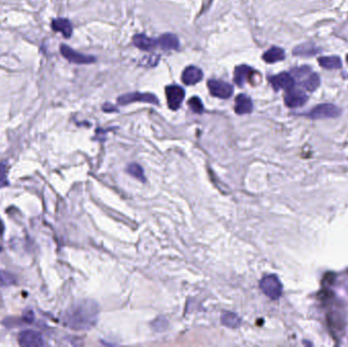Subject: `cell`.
Listing matches in <instances>:
<instances>
[{
  "instance_id": "cell-1",
  "label": "cell",
  "mask_w": 348,
  "mask_h": 347,
  "mask_svg": "<svg viewBox=\"0 0 348 347\" xmlns=\"http://www.w3.org/2000/svg\"><path fill=\"white\" fill-rule=\"evenodd\" d=\"M99 305L96 301L87 299L74 304L64 315L65 324L75 330H89L98 320Z\"/></svg>"
},
{
  "instance_id": "cell-2",
  "label": "cell",
  "mask_w": 348,
  "mask_h": 347,
  "mask_svg": "<svg viewBox=\"0 0 348 347\" xmlns=\"http://www.w3.org/2000/svg\"><path fill=\"white\" fill-rule=\"evenodd\" d=\"M260 288L271 299H278L282 295V284L276 275H267L260 281Z\"/></svg>"
},
{
  "instance_id": "cell-3",
  "label": "cell",
  "mask_w": 348,
  "mask_h": 347,
  "mask_svg": "<svg viewBox=\"0 0 348 347\" xmlns=\"http://www.w3.org/2000/svg\"><path fill=\"white\" fill-rule=\"evenodd\" d=\"M340 114H341V110L336 105L320 104L304 115L313 119H323V118H335L338 117Z\"/></svg>"
},
{
  "instance_id": "cell-4",
  "label": "cell",
  "mask_w": 348,
  "mask_h": 347,
  "mask_svg": "<svg viewBox=\"0 0 348 347\" xmlns=\"http://www.w3.org/2000/svg\"><path fill=\"white\" fill-rule=\"evenodd\" d=\"M117 102L121 105L130 104L133 102H144V103H151V104H159V100L157 97L153 94L149 93H130L120 96L117 99Z\"/></svg>"
},
{
  "instance_id": "cell-5",
  "label": "cell",
  "mask_w": 348,
  "mask_h": 347,
  "mask_svg": "<svg viewBox=\"0 0 348 347\" xmlns=\"http://www.w3.org/2000/svg\"><path fill=\"white\" fill-rule=\"evenodd\" d=\"M208 88L214 97H217V98L220 99H228L233 93V87L230 84L219 80H209Z\"/></svg>"
},
{
  "instance_id": "cell-6",
  "label": "cell",
  "mask_w": 348,
  "mask_h": 347,
  "mask_svg": "<svg viewBox=\"0 0 348 347\" xmlns=\"http://www.w3.org/2000/svg\"><path fill=\"white\" fill-rule=\"evenodd\" d=\"M165 93L169 108L172 110H177L185 99V90L177 85H171L166 87Z\"/></svg>"
},
{
  "instance_id": "cell-7",
  "label": "cell",
  "mask_w": 348,
  "mask_h": 347,
  "mask_svg": "<svg viewBox=\"0 0 348 347\" xmlns=\"http://www.w3.org/2000/svg\"><path fill=\"white\" fill-rule=\"evenodd\" d=\"M308 96L303 91L292 88L288 91H286L285 97H284V102L286 106L290 108H297L308 102Z\"/></svg>"
},
{
  "instance_id": "cell-8",
  "label": "cell",
  "mask_w": 348,
  "mask_h": 347,
  "mask_svg": "<svg viewBox=\"0 0 348 347\" xmlns=\"http://www.w3.org/2000/svg\"><path fill=\"white\" fill-rule=\"evenodd\" d=\"M269 80L271 82V86L275 91H279V90L288 91L295 87V80L294 77L289 75L288 73H281L277 76L271 77Z\"/></svg>"
},
{
  "instance_id": "cell-9",
  "label": "cell",
  "mask_w": 348,
  "mask_h": 347,
  "mask_svg": "<svg viewBox=\"0 0 348 347\" xmlns=\"http://www.w3.org/2000/svg\"><path fill=\"white\" fill-rule=\"evenodd\" d=\"M60 52L64 58H66L68 61H71L73 63L89 64V63H92L95 61V57L88 56V55H83L81 53H79L66 45H61Z\"/></svg>"
},
{
  "instance_id": "cell-10",
  "label": "cell",
  "mask_w": 348,
  "mask_h": 347,
  "mask_svg": "<svg viewBox=\"0 0 348 347\" xmlns=\"http://www.w3.org/2000/svg\"><path fill=\"white\" fill-rule=\"evenodd\" d=\"M19 342L25 347H39L44 345V340L40 333L33 330L23 331L19 336Z\"/></svg>"
},
{
  "instance_id": "cell-11",
  "label": "cell",
  "mask_w": 348,
  "mask_h": 347,
  "mask_svg": "<svg viewBox=\"0 0 348 347\" xmlns=\"http://www.w3.org/2000/svg\"><path fill=\"white\" fill-rule=\"evenodd\" d=\"M253 108H254L253 101L250 100L248 96L244 94H241L236 97L235 107H234L236 114L243 115V114L250 113L253 111Z\"/></svg>"
},
{
  "instance_id": "cell-12",
  "label": "cell",
  "mask_w": 348,
  "mask_h": 347,
  "mask_svg": "<svg viewBox=\"0 0 348 347\" xmlns=\"http://www.w3.org/2000/svg\"><path fill=\"white\" fill-rule=\"evenodd\" d=\"M182 79L186 85H194L202 80L203 72L196 66H188L185 69Z\"/></svg>"
},
{
  "instance_id": "cell-13",
  "label": "cell",
  "mask_w": 348,
  "mask_h": 347,
  "mask_svg": "<svg viewBox=\"0 0 348 347\" xmlns=\"http://www.w3.org/2000/svg\"><path fill=\"white\" fill-rule=\"evenodd\" d=\"M134 45L141 50L150 51L157 45V40H153L144 34L135 35L133 39Z\"/></svg>"
},
{
  "instance_id": "cell-14",
  "label": "cell",
  "mask_w": 348,
  "mask_h": 347,
  "mask_svg": "<svg viewBox=\"0 0 348 347\" xmlns=\"http://www.w3.org/2000/svg\"><path fill=\"white\" fill-rule=\"evenodd\" d=\"M157 45L163 50H175L179 47V41L175 35L164 34L157 40Z\"/></svg>"
},
{
  "instance_id": "cell-15",
  "label": "cell",
  "mask_w": 348,
  "mask_h": 347,
  "mask_svg": "<svg viewBox=\"0 0 348 347\" xmlns=\"http://www.w3.org/2000/svg\"><path fill=\"white\" fill-rule=\"evenodd\" d=\"M320 52H321V49L318 48L315 44L310 42L300 44L294 49V55H296V56H302V57L314 56V55Z\"/></svg>"
},
{
  "instance_id": "cell-16",
  "label": "cell",
  "mask_w": 348,
  "mask_h": 347,
  "mask_svg": "<svg viewBox=\"0 0 348 347\" xmlns=\"http://www.w3.org/2000/svg\"><path fill=\"white\" fill-rule=\"evenodd\" d=\"M52 29L56 32H60L63 37L69 38L73 34V26L68 20L57 19L52 22Z\"/></svg>"
},
{
  "instance_id": "cell-17",
  "label": "cell",
  "mask_w": 348,
  "mask_h": 347,
  "mask_svg": "<svg viewBox=\"0 0 348 347\" xmlns=\"http://www.w3.org/2000/svg\"><path fill=\"white\" fill-rule=\"evenodd\" d=\"M285 58V52L282 48L271 47L268 51L263 54V59L268 63H274L281 61Z\"/></svg>"
},
{
  "instance_id": "cell-18",
  "label": "cell",
  "mask_w": 348,
  "mask_h": 347,
  "mask_svg": "<svg viewBox=\"0 0 348 347\" xmlns=\"http://www.w3.org/2000/svg\"><path fill=\"white\" fill-rule=\"evenodd\" d=\"M253 69L247 65H241L235 68L234 72V81L239 86H243L244 82L252 76Z\"/></svg>"
},
{
  "instance_id": "cell-19",
  "label": "cell",
  "mask_w": 348,
  "mask_h": 347,
  "mask_svg": "<svg viewBox=\"0 0 348 347\" xmlns=\"http://www.w3.org/2000/svg\"><path fill=\"white\" fill-rule=\"evenodd\" d=\"M320 82H321V79H320L319 75L315 74V73H312L309 77H307L304 80H302L301 82H299V85L305 91L314 92L320 87Z\"/></svg>"
},
{
  "instance_id": "cell-20",
  "label": "cell",
  "mask_w": 348,
  "mask_h": 347,
  "mask_svg": "<svg viewBox=\"0 0 348 347\" xmlns=\"http://www.w3.org/2000/svg\"><path fill=\"white\" fill-rule=\"evenodd\" d=\"M221 322L224 326L231 328V329H236L241 326V318L231 312H224L221 316Z\"/></svg>"
},
{
  "instance_id": "cell-21",
  "label": "cell",
  "mask_w": 348,
  "mask_h": 347,
  "mask_svg": "<svg viewBox=\"0 0 348 347\" xmlns=\"http://www.w3.org/2000/svg\"><path fill=\"white\" fill-rule=\"evenodd\" d=\"M319 64L326 69H339L342 67V61L338 56H325L318 59Z\"/></svg>"
},
{
  "instance_id": "cell-22",
  "label": "cell",
  "mask_w": 348,
  "mask_h": 347,
  "mask_svg": "<svg viewBox=\"0 0 348 347\" xmlns=\"http://www.w3.org/2000/svg\"><path fill=\"white\" fill-rule=\"evenodd\" d=\"M312 68L309 65H303L300 67H295L294 69H291V76L294 77V79L302 80L307 77H309L312 74Z\"/></svg>"
},
{
  "instance_id": "cell-23",
  "label": "cell",
  "mask_w": 348,
  "mask_h": 347,
  "mask_svg": "<svg viewBox=\"0 0 348 347\" xmlns=\"http://www.w3.org/2000/svg\"><path fill=\"white\" fill-rule=\"evenodd\" d=\"M127 171L129 174H131L133 177L138 179V180H141V182L145 183L146 182V177H145V173H144V170L143 168L141 167L140 165L136 164V163H132L128 166V168H127Z\"/></svg>"
},
{
  "instance_id": "cell-24",
  "label": "cell",
  "mask_w": 348,
  "mask_h": 347,
  "mask_svg": "<svg viewBox=\"0 0 348 347\" xmlns=\"http://www.w3.org/2000/svg\"><path fill=\"white\" fill-rule=\"evenodd\" d=\"M188 105L194 113H203L204 105L201 99L198 98V97H192V98L188 101Z\"/></svg>"
},
{
  "instance_id": "cell-25",
  "label": "cell",
  "mask_w": 348,
  "mask_h": 347,
  "mask_svg": "<svg viewBox=\"0 0 348 347\" xmlns=\"http://www.w3.org/2000/svg\"><path fill=\"white\" fill-rule=\"evenodd\" d=\"M8 184L7 176H6V167L4 165L0 164V187H5Z\"/></svg>"
},
{
  "instance_id": "cell-26",
  "label": "cell",
  "mask_w": 348,
  "mask_h": 347,
  "mask_svg": "<svg viewBox=\"0 0 348 347\" xmlns=\"http://www.w3.org/2000/svg\"><path fill=\"white\" fill-rule=\"evenodd\" d=\"M346 61L348 62V54H347V56H346Z\"/></svg>"
}]
</instances>
